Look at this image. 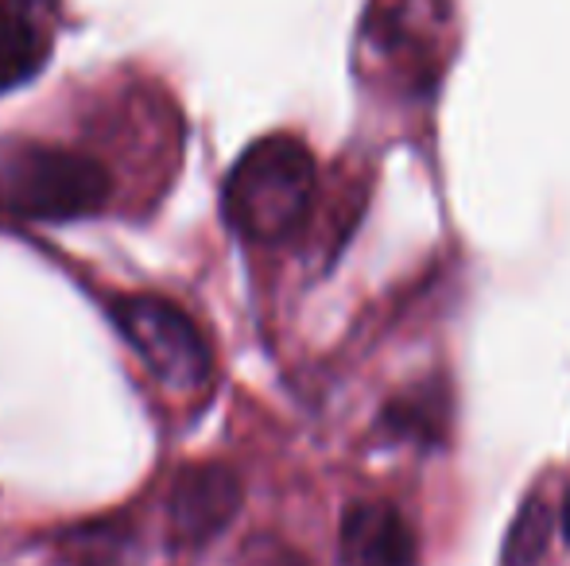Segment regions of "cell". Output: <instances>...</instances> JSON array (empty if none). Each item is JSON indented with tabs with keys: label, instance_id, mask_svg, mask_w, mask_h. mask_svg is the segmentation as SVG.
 <instances>
[{
	"label": "cell",
	"instance_id": "obj_7",
	"mask_svg": "<svg viewBox=\"0 0 570 566\" xmlns=\"http://www.w3.org/2000/svg\"><path fill=\"white\" fill-rule=\"evenodd\" d=\"M551 528H556L551 505L543 497H528L524 508L517 513V520H512L509 536H504L501 563L504 566H535L551 544Z\"/></svg>",
	"mask_w": 570,
	"mask_h": 566
},
{
	"label": "cell",
	"instance_id": "obj_2",
	"mask_svg": "<svg viewBox=\"0 0 570 566\" xmlns=\"http://www.w3.org/2000/svg\"><path fill=\"white\" fill-rule=\"evenodd\" d=\"M114 198V175L86 151L16 143L0 151V206L20 221H82Z\"/></svg>",
	"mask_w": 570,
	"mask_h": 566
},
{
	"label": "cell",
	"instance_id": "obj_9",
	"mask_svg": "<svg viewBox=\"0 0 570 566\" xmlns=\"http://www.w3.org/2000/svg\"><path fill=\"white\" fill-rule=\"evenodd\" d=\"M563 536H567V544H570V493H567V500H563Z\"/></svg>",
	"mask_w": 570,
	"mask_h": 566
},
{
	"label": "cell",
	"instance_id": "obj_1",
	"mask_svg": "<svg viewBox=\"0 0 570 566\" xmlns=\"http://www.w3.org/2000/svg\"><path fill=\"white\" fill-rule=\"evenodd\" d=\"M315 156L295 137L248 143L222 187L226 221L253 245H279L307 221L315 202Z\"/></svg>",
	"mask_w": 570,
	"mask_h": 566
},
{
	"label": "cell",
	"instance_id": "obj_5",
	"mask_svg": "<svg viewBox=\"0 0 570 566\" xmlns=\"http://www.w3.org/2000/svg\"><path fill=\"white\" fill-rule=\"evenodd\" d=\"M342 559L350 566H415L420 544L400 508L357 500L342 516Z\"/></svg>",
	"mask_w": 570,
	"mask_h": 566
},
{
	"label": "cell",
	"instance_id": "obj_3",
	"mask_svg": "<svg viewBox=\"0 0 570 566\" xmlns=\"http://www.w3.org/2000/svg\"><path fill=\"white\" fill-rule=\"evenodd\" d=\"M114 315L120 338L136 349L148 373L167 388V393L195 396L210 385L214 354L206 334L195 326V318L171 299L159 295H117Z\"/></svg>",
	"mask_w": 570,
	"mask_h": 566
},
{
	"label": "cell",
	"instance_id": "obj_4",
	"mask_svg": "<svg viewBox=\"0 0 570 566\" xmlns=\"http://www.w3.org/2000/svg\"><path fill=\"white\" fill-rule=\"evenodd\" d=\"M240 508V477L222 461L187 466L171 485L167 520L179 547H203L233 524Z\"/></svg>",
	"mask_w": 570,
	"mask_h": 566
},
{
	"label": "cell",
	"instance_id": "obj_6",
	"mask_svg": "<svg viewBox=\"0 0 570 566\" xmlns=\"http://www.w3.org/2000/svg\"><path fill=\"white\" fill-rule=\"evenodd\" d=\"M51 59L43 0H0V93L31 82Z\"/></svg>",
	"mask_w": 570,
	"mask_h": 566
},
{
	"label": "cell",
	"instance_id": "obj_8",
	"mask_svg": "<svg viewBox=\"0 0 570 566\" xmlns=\"http://www.w3.org/2000/svg\"><path fill=\"white\" fill-rule=\"evenodd\" d=\"M431 408H443L439 400H396L384 411V424L400 438H439L443 435V416H431Z\"/></svg>",
	"mask_w": 570,
	"mask_h": 566
}]
</instances>
